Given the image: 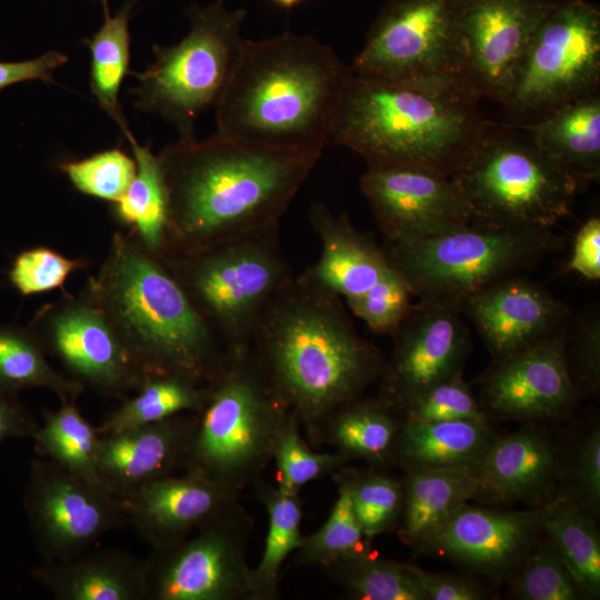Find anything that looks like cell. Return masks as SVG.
Returning a JSON list of instances; mask_svg holds the SVG:
<instances>
[{
  "label": "cell",
  "instance_id": "obj_23",
  "mask_svg": "<svg viewBox=\"0 0 600 600\" xmlns=\"http://www.w3.org/2000/svg\"><path fill=\"white\" fill-rule=\"evenodd\" d=\"M51 341L64 366L102 393L120 396L143 381L109 319L92 308L76 306L58 314Z\"/></svg>",
  "mask_w": 600,
  "mask_h": 600
},
{
  "label": "cell",
  "instance_id": "obj_22",
  "mask_svg": "<svg viewBox=\"0 0 600 600\" xmlns=\"http://www.w3.org/2000/svg\"><path fill=\"white\" fill-rule=\"evenodd\" d=\"M194 413L102 434L98 477L112 494L124 499L142 486L181 469Z\"/></svg>",
  "mask_w": 600,
  "mask_h": 600
},
{
  "label": "cell",
  "instance_id": "obj_49",
  "mask_svg": "<svg viewBox=\"0 0 600 600\" xmlns=\"http://www.w3.org/2000/svg\"><path fill=\"white\" fill-rule=\"evenodd\" d=\"M427 599L479 600L484 593L474 582L452 574L431 573L409 564Z\"/></svg>",
  "mask_w": 600,
  "mask_h": 600
},
{
  "label": "cell",
  "instance_id": "obj_50",
  "mask_svg": "<svg viewBox=\"0 0 600 600\" xmlns=\"http://www.w3.org/2000/svg\"><path fill=\"white\" fill-rule=\"evenodd\" d=\"M567 270L574 271L586 279L600 278V219L592 217L583 223L576 234L571 258Z\"/></svg>",
  "mask_w": 600,
  "mask_h": 600
},
{
  "label": "cell",
  "instance_id": "obj_44",
  "mask_svg": "<svg viewBox=\"0 0 600 600\" xmlns=\"http://www.w3.org/2000/svg\"><path fill=\"white\" fill-rule=\"evenodd\" d=\"M62 169L79 191L117 202L134 178L136 162L114 148L64 163Z\"/></svg>",
  "mask_w": 600,
  "mask_h": 600
},
{
  "label": "cell",
  "instance_id": "obj_53",
  "mask_svg": "<svg viewBox=\"0 0 600 600\" xmlns=\"http://www.w3.org/2000/svg\"><path fill=\"white\" fill-rule=\"evenodd\" d=\"M273 4L282 9H292L306 0H270Z\"/></svg>",
  "mask_w": 600,
  "mask_h": 600
},
{
  "label": "cell",
  "instance_id": "obj_15",
  "mask_svg": "<svg viewBox=\"0 0 600 600\" xmlns=\"http://www.w3.org/2000/svg\"><path fill=\"white\" fill-rule=\"evenodd\" d=\"M458 307L419 300L411 304L393 338L380 394L399 408L430 387L462 373L470 351L469 330Z\"/></svg>",
  "mask_w": 600,
  "mask_h": 600
},
{
  "label": "cell",
  "instance_id": "obj_35",
  "mask_svg": "<svg viewBox=\"0 0 600 600\" xmlns=\"http://www.w3.org/2000/svg\"><path fill=\"white\" fill-rule=\"evenodd\" d=\"M136 174L116 202L119 217L132 223L150 250H159L168 238L169 196L162 162L150 147L129 140Z\"/></svg>",
  "mask_w": 600,
  "mask_h": 600
},
{
  "label": "cell",
  "instance_id": "obj_32",
  "mask_svg": "<svg viewBox=\"0 0 600 600\" xmlns=\"http://www.w3.org/2000/svg\"><path fill=\"white\" fill-rule=\"evenodd\" d=\"M103 4L104 21L84 42L90 51V88L101 109L120 127L128 141L133 138L119 101L120 88L130 72L131 10L137 0H129L113 16Z\"/></svg>",
  "mask_w": 600,
  "mask_h": 600
},
{
  "label": "cell",
  "instance_id": "obj_45",
  "mask_svg": "<svg viewBox=\"0 0 600 600\" xmlns=\"http://www.w3.org/2000/svg\"><path fill=\"white\" fill-rule=\"evenodd\" d=\"M411 296L403 278L390 267L373 287L346 301L370 330L391 336L409 311Z\"/></svg>",
  "mask_w": 600,
  "mask_h": 600
},
{
  "label": "cell",
  "instance_id": "obj_21",
  "mask_svg": "<svg viewBox=\"0 0 600 600\" xmlns=\"http://www.w3.org/2000/svg\"><path fill=\"white\" fill-rule=\"evenodd\" d=\"M122 500L137 534L152 550H163L239 501L240 492L184 472L149 482Z\"/></svg>",
  "mask_w": 600,
  "mask_h": 600
},
{
  "label": "cell",
  "instance_id": "obj_48",
  "mask_svg": "<svg viewBox=\"0 0 600 600\" xmlns=\"http://www.w3.org/2000/svg\"><path fill=\"white\" fill-rule=\"evenodd\" d=\"M571 482L580 503L596 512L600 506V430L594 427L581 441L571 467Z\"/></svg>",
  "mask_w": 600,
  "mask_h": 600
},
{
  "label": "cell",
  "instance_id": "obj_12",
  "mask_svg": "<svg viewBox=\"0 0 600 600\" xmlns=\"http://www.w3.org/2000/svg\"><path fill=\"white\" fill-rule=\"evenodd\" d=\"M459 7L460 0H388L351 72L387 81L450 80L468 88Z\"/></svg>",
  "mask_w": 600,
  "mask_h": 600
},
{
  "label": "cell",
  "instance_id": "obj_33",
  "mask_svg": "<svg viewBox=\"0 0 600 600\" xmlns=\"http://www.w3.org/2000/svg\"><path fill=\"white\" fill-rule=\"evenodd\" d=\"M542 531L552 541L584 597L600 594V539L582 508L569 497L542 506Z\"/></svg>",
  "mask_w": 600,
  "mask_h": 600
},
{
  "label": "cell",
  "instance_id": "obj_7",
  "mask_svg": "<svg viewBox=\"0 0 600 600\" xmlns=\"http://www.w3.org/2000/svg\"><path fill=\"white\" fill-rule=\"evenodd\" d=\"M551 229L470 221L402 241H386L390 266L420 300L459 306L502 279L519 276L562 248Z\"/></svg>",
  "mask_w": 600,
  "mask_h": 600
},
{
  "label": "cell",
  "instance_id": "obj_34",
  "mask_svg": "<svg viewBox=\"0 0 600 600\" xmlns=\"http://www.w3.org/2000/svg\"><path fill=\"white\" fill-rule=\"evenodd\" d=\"M102 434L76 407L66 402L57 410H43L33 436L36 452L71 473L100 483L98 457Z\"/></svg>",
  "mask_w": 600,
  "mask_h": 600
},
{
  "label": "cell",
  "instance_id": "obj_25",
  "mask_svg": "<svg viewBox=\"0 0 600 600\" xmlns=\"http://www.w3.org/2000/svg\"><path fill=\"white\" fill-rule=\"evenodd\" d=\"M309 221L321 253L306 272L330 291L346 300L360 296L390 269L383 248L359 232L344 214H334L324 203L313 201Z\"/></svg>",
  "mask_w": 600,
  "mask_h": 600
},
{
  "label": "cell",
  "instance_id": "obj_47",
  "mask_svg": "<svg viewBox=\"0 0 600 600\" xmlns=\"http://www.w3.org/2000/svg\"><path fill=\"white\" fill-rule=\"evenodd\" d=\"M572 327L571 347L566 344L567 363L571 379L576 387L579 382L580 387L596 392L599 390L600 383V319L598 309L586 312Z\"/></svg>",
  "mask_w": 600,
  "mask_h": 600
},
{
  "label": "cell",
  "instance_id": "obj_41",
  "mask_svg": "<svg viewBox=\"0 0 600 600\" xmlns=\"http://www.w3.org/2000/svg\"><path fill=\"white\" fill-rule=\"evenodd\" d=\"M294 412L287 413L279 430L273 452L278 470L277 487L288 493H300L301 488L313 480L332 474L350 462L344 456L318 452L301 436Z\"/></svg>",
  "mask_w": 600,
  "mask_h": 600
},
{
  "label": "cell",
  "instance_id": "obj_6",
  "mask_svg": "<svg viewBox=\"0 0 600 600\" xmlns=\"http://www.w3.org/2000/svg\"><path fill=\"white\" fill-rule=\"evenodd\" d=\"M288 412L249 347L231 351L208 382L202 406L193 412L181 469L240 492L272 461Z\"/></svg>",
  "mask_w": 600,
  "mask_h": 600
},
{
  "label": "cell",
  "instance_id": "obj_20",
  "mask_svg": "<svg viewBox=\"0 0 600 600\" xmlns=\"http://www.w3.org/2000/svg\"><path fill=\"white\" fill-rule=\"evenodd\" d=\"M459 309L473 322L496 360L538 343L570 321L564 303L521 276L483 288Z\"/></svg>",
  "mask_w": 600,
  "mask_h": 600
},
{
  "label": "cell",
  "instance_id": "obj_1",
  "mask_svg": "<svg viewBox=\"0 0 600 600\" xmlns=\"http://www.w3.org/2000/svg\"><path fill=\"white\" fill-rule=\"evenodd\" d=\"M249 349L311 446L342 406L379 382L386 359L363 339L340 296L306 271L277 294L260 317Z\"/></svg>",
  "mask_w": 600,
  "mask_h": 600
},
{
  "label": "cell",
  "instance_id": "obj_51",
  "mask_svg": "<svg viewBox=\"0 0 600 600\" xmlns=\"http://www.w3.org/2000/svg\"><path fill=\"white\" fill-rule=\"evenodd\" d=\"M67 61L68 57L64 53L50 50L30 60L0 62V89L30 80L52 82L54 70Z\"/></svg>",
  "mask_w": 600,
  "mask_h": 600
},
{
  "label": "cell",
  "instance_id": "obj_19",
  "mask_svg": "<svg viewBox=\"0 0 600 600\" xmlns=\"http://www.w3.org/2000/svg\"><path fill=\"white\" fill-rule=\"evenodd\" d=\"M541 533L542 507L497 511L466 503L422 547L499 578L518 569Z\"/></svg>",
  "mask_w": 600,
  "mask_h": 600
},
{
  "label": "cell",
  "instance_id": "obj_36",
  "mask_svg": "<svg viewBox=\"0 0 600 600\" xmlns=\"http://www.w3.org/2000/svg\"><path fill=\"white\" fill-rule=\"evenodd\" d=\"M208 383L174 376H149L138 393L123 402L100 424L101 434L114 433L154 422L183 412H196L202 406Z\"/></svg>",
  "mask_w": 600,
  "mask_h": 600
},
{
  "label": "cell",
  "instance_id": "obj_26",
  "mask_svg": "<svg viewBox=\"0 0 600 600\" xmlns=\"http://www.w3.org/2000/svg\"><path fill=\"white\" fill-rule=\"evenodd\" d=\"M31 577L56 600H146V561L117 548L88 549L62 561L40 562Z\"/></svg>",
  "mask_w": 600,
  "mask_h": 600
},
{
  "label": "cell",
  "instance_id": "obj_3",
  "mask_svg": "<svg viewBox=\"0 0 600 600\" xmlns=\"http://www.w3.org/2000/svg\"><path fill=\"white\" fill-rule=\"evenodd\" d=\"M333 49L310 34L243 39L216 108L217 133L272 148L320 152L350 76Z\"/></svg>",
  "mask_w": 600,
  "mask_h": 600
},
{
  "label": "cell",
  "instance_id": "obj_43",
  "mask_svg": "<svg viewBox=\"0 0 600 600\" xmlns=\"http://www.w3.org/2000/svg\"><path fill=\"white\" fill-rule=\"evenodd\" d=\"M398 409L408 421H488L462 373L430 387Z\"/></svg>",
  "mask_w": 600,
  "mask_h": 600
},
{
  "label": "cell",
  "instance_id": "obj_2",
  "mask_svg": "<svg viewBox=\"0 0 600 600\" xmlns=\"http://www.w3.org/2000/svg\"><path fill=\"white\" fill-rule=\"evenodd\" d=\"M322 153L214 133L159 154L169 196L168 238L178 252L278 228Z\"/></svg>",
  "mask_w": 600,
  "mask_h": 600
},
{
  "label": "cell",
  "instance_id": "obj_11",
  "mask_svg": "<svg viewBox=\"0 0 600 600\" xmlns=\"http://www.w3.org/2000/svg\"><path fill=\"white\" fill-rule=\"evenodd\" d=\"M600 11L584 0H554L531 34L506 108L523 122L599 92Z\"/></svg>",
  "mask_w": 600,
  "mask_h": 600
},
{
  "label": "cell",
  "instance_id": "obj_31",
  "mask_svg": "<svg viewBox=\"0 0 600 600\" xmlns=\"http://www.w3.org/2000/svg\"><path fill=\"white\" fill-rule=\"evenodd\" d=\"M256 499L268 514V531L260 561L252 567L250 600H273L283 562L301 544L302 502L299 493H288L258 478Z\"/></svg>",
  "mask_w": 600,
  "mask_h": 600
},
{
  "label": "cell",
  "instance_id": "obj_28",
  "mask_svg": "<svg viewBox=\"0 0 600 600\" xmlns=\"http://www.w3.org/2000/svg\"><path fill=\"white\" fill-rule=\"evenodd\" d=\"M497 438L488 421L403 420L392 463L410 469H457L473 472Z\"/></svg>",
  "mask_w": 600,
  "mask_h": 600
},
{
  "label": "cell",
  "instance_id": "obj_40",
  "mask_svg": "<svg viewBox=\"0 0 600 600\" xmlns=\"http://www.w3.org/2000/svg\"><path fill=\"white\" fill-rule=\"evenodd\" d=\"M338 497L327 521L317 531L303 536L294 551V562L321 568L373 551L353 512L347 490L337 486Z\"/></svg>",
  "mask_w": 600,
  "mask_h": 600
},
{
  "label": "cell",
  "instance_id": "obj_16",
  "mask_svg": "<svg viewBox=\"0 0 600 600\" xmlns=\"http://www.w3.org/2000/svg\"><path fill=\"white\" fill-rule=\"evenodd\" d=\"M554 0H460L464 81L479 98L504 103L531 34Z\"/></svg>",
  "mask_w": 600,
  "mask_h": 600
},
{
  "label": "cell",
  "instance_id": "obj_17",
  "mask_svg": "<svg viewBox=\"0 0 600 600\" xmlns=\"http://www.w3.org/2000/svg\"><path fill=\"white\" fill-rule=\"evenodd\" d=\"M360 189L389 242L430 236L472 221L470 208L452 179L428 168H368Z\"/></svg>",
  "mask_w": 600,
  "mask_h": 600
},
{
  "label": "cell",
  "instance_id": "obj_24",
  "mask_svg": "<svg viewBox=\"0 0 600 600\" xmlns=\"http://www.w3.org/2000/svg\"><path fill=\"white\" fill-rule=\"evenodd\" d=\"M561 472L556 443L542 431L522 429L489 446L474 471V497L542 507L554 498Z\"/></svg>",
  "mask_w": 600,
  "mask_h": 600
},
{
  "label": "cell",
  "instance_id": "obj_37",
  "mask_svg": "<svg viewBox=\"0 0 600 600\" xmlns=\"http://www.w3.org/2000/svg\"><path fill=\"white\" fill-rule=\"evenodd\" d=\"M337 486L343 487L366 538L397 530L404 500L403 481L382 469H358L343 466L332 474Z\"/></svg>",
  "mask_w": 600,
  "mask_h": 600
},
{
  "label": "cell",
  "instance_id": "obj_9",
  "mask_svg": "<svg viewBox=\"0 0 600 600\" xmlns=\"http://www.w3.org/2000/svg\"><path fill=\"white\" fill-rule=\"evenodd\" d=\"M472 221L551 229L571 210L580 181L530 140L486 129L449 176Z\"/></svg>",
  "mask_w": 600,
  "mask_h": 600
},
{
  "label": "cell",
  "instance_id": "obj_38",
  "mask_svg": "<svg viewBox=\"0 0 600 600\" xmlns=\"http://www.w3.org/2000/svg\"><path fill=\"white\" fill-rule=\"evenodd\" d=\"M323 569L353 599H427L409 564L382 559L374 551L333 562Z\"/></svg>",
  "mask_w": 600,
  "mask_h": 600
},
{
  "label": "cell",
  "instance_id": "obj_4",
  "mask_svg": "<svg viewBox=\"0 0 600 600\" xmlns=\"http://www.w3.org/2000/svg\"><path fill=\"white\" fill-rule=\"evenodd\" d=\"M479 100L456 81H387L351 72L330 142L358 153L368 168L408 164L450 176L486 129Z\"/></svg>",
  "mask_w": 600,
  "mask_h": 600
},
{
  "label": "cell",
  "instance_id": "obj_14",
  "mask_svg": "<svg viewBox=\"0 0 600 600\" xmlns=\"http://www.w3.org/2000/svg\"><path fill=\"white\" fill-rule=\"evenodd\" d=\"M23 508L41 562L71 559L129 524L121 498L40 456L29 464Z\"/></svg>",
  "mask_w": 600,
  "mask_h": 600
},
{
  "label": "cell",
  "instance_id": "obj_46",
  "mask_svg": "<svg viewBox=\"0 0 600 600\" xmlns=\"http://www.w3.org/2000/svg\"><path fill=\"white\" fill-rule=\"evenodd\" d=\"M77 262L47 248L21 252L10 270L12 284L26 296L60 287Z\"/></svg>",
  "mask_w": 600,
  "mask_h": 600
},
{
  "label": "cell",
  "instance_id": "obj_39",
  "mask_svg": "<svg viewBox=\"0 0 600 600\" xmlns=\"http://www.w3.org/2000/svg\"><path fill=\"white\" fill-rule=\"evenodd\" d=\"M0 387L12 392L44 387L62 403L76 402L82 390L79 381L68 380L47 362L38 343L26 332L0 328Z\"/></svg>",
  "mask_w": 600,
  "mask_h": 600
},
{
  "label": "cell",
  "instance_id": "obj_10",
  "mask_svg": "<svg viewBox=\"0 0 600 600\" xmlns=\"http://www.w3.org/2000/svg\"><path fill=\"white\" fill-rule=\"evenodd\" d=\"M179 256L169 270L230 351L249 347L260 317L296 276L279 227Z\"/></svg>",
  "mask_w": 600,
  "mask_h": 600
},
{
  "label": "cell",
  "instance_id": "obj_13",
  "mask_svg": "<svg viewBox=\"0 0 600 600\" xmlns=\"http://www.w3.org/2000/svg\"><path fill=\"white\" fill-rule=\"evenodd\" d=\"M252 529L239 500L181 542L152 550L146 600H250Z\"/></svg>",
  "mask_w": 600,
  "mask_h": 600
},
{
  "label": "cell",
  "instance_id": "obj_5",
  "mask_svg": "<svg viewBox=\"0 0 600 600\" xmlns=\"http://www.w3.org/2000/svg\"><path fill=\"white\" fill-rule=\"evenodd\" d=\"M100 291L143 379L174 374L208 383L231 353L169 268L122 237L114 239Z\"/></svg>",
  "mask_w": 600,
  "mask_h": 600
},
{
  "label": "cell",
  "instance_id": "obj_18",
  "mask_svg": "<svg viewBox=\"0 0 600 600\" xmlns=\"http://www.w3.org/2000/svg\"><path fill=\"white\" fill-rule=\"evenodd\" d=\"M568 324L527 349L496 360L481 382L482 399L490 411L510 419L537 420L559 416L574 404L580 391L567 363Z\"/></svg>",
  "mask_w": 600,
  "mask_h": 600
},
{
  "label": "cell",
  "instance_id": "obj_30",
  "mask_svg": "<svg viewBox=\"0 0 600 600\" xmlns=\"http://www.w3.org/2000/svg\"><path fill=\"white\" fill-rule=\"evenodd\" d=\"M402 417L390 400L379 393L363 396L342 406L327 421L321 444H329L349 461L363 460L371 468L392 463Z\"/></svg>",
  "mask_w": 600,
  "mask_h": 600
},
{
  "label": "cell",
  "instance_id": "obj_27",
  "mask_svg": "<svg viewBox=\"0 0 600 600\" xmlns=\"http://www.w3.org/2000/svg\"><path fill=\"white\" fill-rule=\"evenodd\" d=\"M533 144L580 182L600 176L599 92L521 123Z\"/></svg>",
  "mask_w": 600,
  "mask_h": 600
},
{
  "label": "cell",
  "instance_id": "obj_8",
  "mask_svg": "<svg viewBox=\"0 0 600 600\" xmlns=\"http://www.w3.org/2000/svg\"><path fill=\"white\" fill-rule=\"evenodd\" d=\"M188 33L176 44L153 46V62L130 94L134 107L172 124L180 140L194 139L198 118L220 100L234 69L243 38L244 9H229L224 0L186 10Z\"/></svg>",
  "mask_w": 600,
  "mask_h": 600
},
{
  "label": "cell",
  "instance_id": "obj_29",
  "mask_svg": "<svg viewBox=\"0 0 600 600\" xmlns=\"http://www.w3.org/2000/svg\"><path fill=\"white\" fill-rule=\"evenodd\" d=\"M402 481L397 530L404 543L416 547H422L477 491L474 473L457 469H410Z\"/></svg>",
  "mask_w": 600,
  "mask_h": 600
},
{
  "label": "cell",
  "instance_id": "obj_42",
  "mask_svg": "<svg viewBox=\"0 0 600 600\" xmlns=\"http://www.w3.org/2000/svg\"><path fill=\"white\" fill-rule=\"evenodd\" d=\"M514 597L523 600H576L582 594L552 541L537 540L518 567Z\"/></svg>",
  "mask_w": 600,
  "mask_h": 600
},
{
  "label": "cell",
  "instance_id": "obj_52",
  "mask_svg": "<svg viewBox=\"0 0 600 600\" xmlns=\"http://www.w3.org/2000/svg\"><path fill=\"white\" fill-rule=\"evenodd\" d=\"M0 387V446L11 438H33L39 422L17 398Z\"/></svg>",
  "mask_w": 600,
  "mask_h": 600
}]
</instances>
